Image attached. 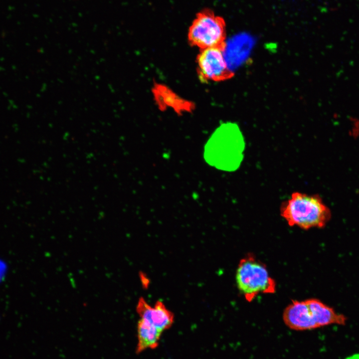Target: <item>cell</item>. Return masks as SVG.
Masks as SVG:
<instances>
[{"label": "cell", "instance_id": "6da1fadb", "mask_svg": "<svg viewBox=\"0 0 359 359\" xmlns=\"http://www.w3.org/2000/svg\"><path fill=\"white\" fill-rule=\"evenodd\" d=\"M283 320L290 329L302 331L334 324L344 325L347 317L320 300L310 298L292 300L283 311Z\"/></svg>", "mask_w": 359, "mask_h": 359}, {"label": "cell", "instance_id": "8992f818", "mask_svg": "<svg viewBox=\"0 0 359 359\" xmlns=\"http://www.w3.org/2000/svg\"><path fill=\"white\" fill-rule=\"evenodd\" d=\"M136 310L140 319L143 320L163 332L170 328L174 322V314L161 301L153 306L143 298L139 299Z\"/></svg>", "mask_w": 359, "mask_h": 359}, {"label": "cell", "instance_id": "7a4b0ae2", "mask_svg": "<svg viewBox=\"0 0 359 359\" xmlns=\"http://www.w3.org/2000/svg\"><path fill=\"white\" fill-rule=\"evenodd\" d=\"M280 215L290 226L304 230L323 228L331 218V212L318 195L294 192L280 206Z\"/></svg>", "mask_w": 359, "mask_h": 359}, {"label": "cell", "instance_id": "52a82bcc", "mask_svg": "<svg viewBox=\"0 0 359 359\" xmlns=\"http://www.w3.org/2000/svg\"><path fill=\"white\" fill-rule=\"evenodd\" d=\"M163 332L147 322L140 319L137 324L136 352L141 353L159 346Z\"/></svg>", "mask_w": 359, "mask_h": 359}, {"label": "cell", "instance_id": "277c9868", "mask_svg": "<svg viewBox=\"0 0 359 359\" xmlns=\"http://www.w3.org/2000/svg\"><path fill=\"white\" fill-rule=\"evenodd\" d=\"M225 23L224 19L209 9L198 13L188 32V41L201 49L224 47Z\"/></svg>", "mask_w": 359, "mask_h": 359}, {"label": "cell", "instance_id": "5b68a950", "mask_svg": "<svg viewBox=\"0 0 359 359\" xmlns=\"http://www.w3.org/2000/svg\"><path fill=\"white\" fill-rule=\"evenodd\" d=\"M224 48L215 47L201 49L197 62L198 75L203 82L219 81L232 76L225 58Z\"/></svg>", "mask_w": 359, "mask_h": 359}, {"label": "cell", "instance_id": "3957f363", "mask_svg": "<svg viewBox=\"0 0 359 359\" xmlns=\"http://www.w3.org/2000/svg\"><path fill=\"white\" fill-rule=\"evenodd\" d=\"M235 279L237 288L245 300L252 302L260 294H273L276 283L266 265L252 253L240 259Z\"/></svg>", "mask_w": 359, "mask_h": 359}]
</instances>
